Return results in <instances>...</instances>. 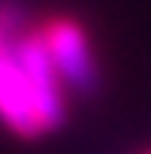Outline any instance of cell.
<instances>
[{
	"mask_svg": "<svg viewBox=\"0 0 151 154\" xmlns=\"http://www.w3.org/2000/svg\"><path fill=\"white\" fill-rule=\"evenodd\" d=\"M91 33L72 15H30L0 3V124L18 139H42L66 118L72 97L97 91Z\"/></svg>",
	"mask_w": 151,
	"mask_h": 154,
	"instance_id": "cell-1",
	"label": "cell"
},
{
	"mask_svg": "<svg viewBox=\"0 0 151 154\" xmlns=\"http://www.w3.org/2000/svg\"><path fill=\"white\" fill-rule=\"evenodd\" d=\"M148 154H151V151H148Z\"/></svg>",
	"mask_w": 151,
	"mask_h": 154,
	"instance_id": "cell-2",
	"label": "cell"
}]
</instances>
